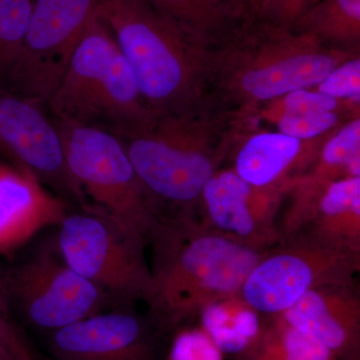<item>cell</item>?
<instances>
[{
  "label": "cell",
  "mask_w": 360,
  "mask_h": 360,
  "mask_svg": "<svg viewBox=\"0 0 360 360\" xmlns=\"http://www.w3.org/2000/svg\"><path fill=\"white\" fill-rule=\"evenodd\" d=\"M359 51L322 44L309 33L252 20L208 49L205 98L248 116L288 92L314 89Z\"/></svg>",
  "instance_id": "cell-1"
},
{
  "label": "cell",
  "mask_w": 360,
  "mask_h": 360,
  "mask_svg": "<svg viewBox=\"0 0 360 360\" xmlns=\"http://www.w3.org/2000/svg\"><path fill=\"white\" fill-rule=\"evenodd\" d=\"M149 245L153 288L146 303L148 319L160 333L239 295L246 277L269 250L210 231L193 214L167 215Z\"/></svg>",
  "instance_id": "cell-2"
},
{
  "label": "cell",
  "mask_w": 360,
  "mask_h": 360,
  "mask_svg": "<svg viewBox=\"0 0 360 360\" xmlns=\"http://www.w3.org/2000/svg\"><path fill=\"white\" fill-rule=\"evenodd\" d=\"M245 134L236 113L205 98L186 110L158 115L148 129L118 139L163 212L168 206L169 214H194L208 180Z\"/></svg>",
  "instance_id": "cell-3"
},
{
  "label": "cell",
  "mask_w": 360,
  "mask_h": 360,
  "mask_svg": "<svg viewBox=\"0 0 360 360\" xmlns=\"http://www.w3.org/2000/svg\"><path fill=\"white\" fill-rule=\"evenodd\" d=\"M96 14L110 28L156 116L205 101L210 49L189 39L148 0H99Z\"/></svg>",
  "instance_id": "cell-4"
},
{
  "label": "cell",
  "mask_w": 360,
  "mask_h": 360,
  "mask_svg": "<svg viewBox=\"0 0 360 360\" xmlns=\"http://www.w3.org/2000/svg\"><path fill=\"white\" fill-rule=\"evenodd\" d=\"M47 110L56 120L96 127L117 137L148 129L156 117L110 28L96 13Z\"/></svg>",
  "instance_id": "cell-5"
},
{
  "label": "cell",
  "mask_w": 360,
  "mask_h": 360,
  "mask_svg": "<svg viewBox=\"0 0 360 360\" xmlns=\"http://www.w3.org/2000/svg\"><path fill=\"white\" fill-rule=\"evenodd\" d=\"M54 243L71 269L120 307L148 302L153 279L148 243L134 229L94 203L68 210Z\"/></svg>",
  "instance_id": "cell-6"
},
{
  "label": "cell",
  "mask_w": 360,
  "mask_h": 360,
  "mask_svg": "<svg viewBox=\"0 0 360 360\" xmlns=\"http://www.w3.org/2000/svg\"><path fill=\"white\" fill-rule=\"evenodd\" d=\"M66 165L87 200L134 229L148 245L165 219L135 172L122 142L103 129L56 120Z\"/></svg>",
  "instance_id": "cell-7"
},
{
  "label": "cell",
  "mask_w": 360,
  "mask_h": 360,
  "mask_svg": "<svg viewBox=\"0 0 360 360\" xmlns=\"http://www.w3.org/2000/svg\"><path fill=\"white\" fill-rule=\"evenodd\" d=\"M6 295L8 309L13 307L28 326L46 335L120 307L66 264L54 240L6 270Z\"/></svg>",
  "instance_id": "cell-8"
},
{
  "label": "cell",
  "mask_w": 360,
  "mask_h": 360,
  "mask_svg": "<svg viewBox=\"0 0 360 360\" xmlns=\"http://www.w3.org/2000/svg\"><path fill=\"white\" fill-rule=\"evenodd\" d=\"M360 255L298 240L267 250L241 286L239 297L257 314H283L305 293L321 286L354 284Z\"/></svg>",
  "instance_id": "cell-9"
},
{
  "label": "cell",
  "mask_w": 360,
  "mask_h": 360,
  "mask_svg": "<svg viewBox=\"0 0 360 360\" xmlns=\"http://www.w3.org/2000/svg\"><path fill=\"white\" fill-rule=\"evenodd\" d=\"M98 4L99 0H33L9 89L47 108Z\"/></svg>",
  "instance_id": "cell-10"
},
{
  "label": "cell",
  "mask_w": 360,
  "mask_h": 360,
  "mask_svg": "<svg viewBox=\"0 0 360 360\" xmlns=\"http://www.w3.org/2000/svg\"><path fill=\"white\" fill-rule=\"evenodd\" d=\"M39 101L0 89V155L71 206L89 203L66 165L54 118Z\"/></svg>",
  "instance_id": "cell-11"
},
{
  "label": "cell",
  "mask_w": 360,
  "mask_h": 360,
  "mask_svg": "<svg viewBox=\"0 0 360 360\" xmlns=\"http://www.w3.org/2000/svg\"><path fill=\"white\" fill-rule=\"evenodd\" d=\"M293 184L295 179L285 177L255 186L233 168L217 170L201 193L200 224L241 245L267 250L281 243L276 215Z\"/></svg>",
  "instance_id": "cell-12"
},
{
  "label": "cell",
  "mask_w": 360,
  "mask_h": 360,
  "mask_svg": "<svg viewBox=\"0 0 360 360\" xmlns=\"http://www.w3.org/2000/svg\"><path fill=\"white\" fill-rule=\"evenodd\" d=\"M160 333L132 307H116L49 333L54 360H158Z\"/></svg>",
  "instance_id": "cell-13"
},
{
  "label": "cell",
  "mask_w": 360,
  "mask_h": 360,
  "mask_svg": "<svg viewBox=\"0 0 360 360\" xmlns=\"http://www.w3.org/2000/svg\"><path fill=\"white\" fill-rule=\"evenodd\" d=\"M277 316L319 340L335 357L354 360L359 354L360 296L355 284L315 288Z\"/></svg>",
  "instance_id": "cell-14"
},
{
  "label": "cell",
  "mask_w": 360,
  "mask_h": 360,
  "mask_svg": "<svg viewBox=\"0 0 360 360\" xmlns=\"http://www.w3.org/2000/svg\"><path fill=\"white\" fill-rule=\"evenodd\" d=\"M342 177H360V117L348 120L336 129L314 165L295 180L286 196L290 202L278 224L281 243L300 231L324 191Z\"/></svg>",
  "instance_id": "cell-15"
},
{
  "label": "cell",
  "mask_w": 360,
  "mask_h": 360,
  "mask_svg": "<svg viewBox=\"0 0 360 360\" xmlns=\"http://www.w3.org/2000/svg\"><path fill=\"white\" fill-rule=\"evenodd\" d=\"M68 206L30 175L0 162V255H11L37 232L58 226Z\"/></svg>",
  "instance_id": "cell-16"
},
{
  "label": "cell",
  "mask_w": 360,
  "mask_h": 360,
  "mask_svg": "<svg viewBox=\"0 0 360 360\" xmlns=\"http://www.w3.org/2000/svg\"><path fill=\"white\" fill-rule=\"evenodd\" d=\"M291 239L360 255V177L333 182Z\"/></svg>",
  "instance_id": "cell-17"
},
{
  "label": "cell",
  "mask_w": 360,
  "mask_h": 360,
  "mask_svg": "<svg viewBox=\"0 0 360 360\" xmlns=\"http://www.w3.org/2000/svg\"><path fill=\"white\" fill-rule=\"evenodd\" d=\"M302 141L279 131L257 129L246 134L232 151L233 169L255 186H265L291 176Z\"/></svg>",
  "instance_id": "cell-18"
},
{
  "label": "cell",
  "mask_w": 360,
  "mask_h": 360,
  "mask_svg": "<svg viewBox=\"0 0 360 360\" xmlns=\"http://www.w3.org/2000/svg\"><path fill=\"white\" fill-rule=\"evenodd\" d=\"M196 44L212 49L245 23L227 0H148Z\"/></svg>",
  "instance_id": "cell-19"
},
{
  "label": "cell",
  "mask_w": 360,
  "mask_h": 360,
  "mask_svg": "<svg viewBox=\"0 0 360 360\" xmlns=\"http://www.w3.org/2000/svg\"><path fill=\"white\" fill-rule=\"evenodd\" d=\"M292 28L326 46L360 51V0H319Z\"/></svg>",
  "instance_id": "cell-20"
},
{
  "label": "cell",
  "mask_w": 360,
  "mask_h": 360,
  "mask_svg": "<svg viewBox=\"0 0 360 360\" xmlns=\"http://www.w3.org/2000/svg\"><path fill=\"white\" fill-rule=\"evenodd\" d=\"M200 316L201 328L221 354L243 356L262 328L257 312L239 295L206 307Z\"/></svg>",
  "instance_id": "cell-21"
},
{
  "label": "cell",
  "mask_w": 360,
  "mask_h": 360,
  "mask_svg": "<svg viewBox=\"0 0 360 360\" xmlns=\"http://www.w3.org/2000/svg\"><path fill=\"white\" fill-rule=\"evenodd\" d=\"M262 326L243 360H333L335 356L319 340L293 328L274 315Z\"/></svg>",
  "instance_id": "cell-22"
},
{
  "label": "cell",
  "mask_w": 360,
  "mask_h": 360,
  "mask_svg": "<svg viewBox=\"0 0 360 360\" xmlns=\"http://www.w3.org/2000/svg\"><path fill=\"white\" fill-rule=\"evenodd\" d=\"M340 110L360 113V101L336 99L314 89H303L271 99L251 111L248 116L257 125L262 122L276 125L286 116Z\"/></svg>",
  "instance_id": "cell-23"
},
{
  "label": "cell",
  "mask_w": 360,
  "mask_h": 360,
  "mask_svg": "<svg viewBox=\"0 0 360 360\" xmlns=\"http://www.w3.org/2000/svg\"><path fill=\"white\" fill-rule=\"evenodd\" d=\"M33 0H0V89H9L18 65Z\"/></svg>",
  "instance_id": "cell-24"
},
{
  "label": "cell",
  "mask_w": 360,
  "mask_h": 360,
  "mask_svg": "<svg viewBox=\"0 0 360 360\" xmlns=\"http://www.w3.org/2000/svg\"><path fill=\"white\" fill-rule=\"evenodd\" d=\"M359 117L360 113L354 111H324L286 116L281 118L276 125L281 134L295 137L300 141H309L328 134L345 124L348 120Z\"/></svg>",
  "instance_id": "cell-25"
},
{
  "label": "cell",
  "mask_w": 360,
  "mask_h": 360,
  "mask_svg": "<svg viewBox=\"0 0 360 360\" xmlns=\"http://www.w3.org/2000/svg\"><path fill=\"white\" fill-rule=\"evenodd\" d=\"M314 89L333 98L360 101V56L341 63Z\"/></svg>",
  "instance_id": "cell-26"
},
{
  "label": "cell",
  "mask_w": 360,
  "mask_h": 360,
  "mask_svg": "<svg viewBox=\"0 0 360 360\" xmlns=\"http://www.w3.org/2000/svg\"><path fill=\"white\" fill-rule=\"evenodd\" d=\"M317 1L319 0H259L255 20L292 28Z\"/></svg>",
  "instance_id": "cell-27"
},
{
  "label": "cell",
  "mask_w": 360,
  "mask_h": 360,
  "mask_svg": "<svg viewBox=\"0 0 360 360\" xmlns=\"http://www.w3.org/2000/svg\"><path fill=\"white\" fill-rule=\"evenodd\" d=\"M0 360H39L4 304H0Z\"/></svg>",
  "instance_id": "cell-28"
},
{
  "label": "cell",
  "mask_w": 360,
  "mask_h": 360,
  "mask_svg": "<svg viewBox=\"0 0 360 360\" xmlns=\"http://www.w3.org/2000/svg\"><path fill=\"white\" fill-rule=\"evenodd\" d=\"M221 354L201 328L179 336L174 345L172 360H221Z\"/></svg>",
  "instance_id": "cell-29"
},
{
  "label": "cell",
  "mask_w": 360,
  "mask_h": 360,
  "mask_svg": "<svg viewBox=\"0 0 360 360\" xmlns=\"http://www.w3.org/2000/svg\"><path fill=\"white\" fill-rule=\"evenodd\" d=\"M259 0H227L241 20L245 22L257 20Z\"/></svg>",
  "instance_id": "cell-30"
},
{
  "label": "cell",
  "mask_w": 360,
  "mask_h": 360,
  "mask_svg": "<svg viewBox=\"0 0 360 360\" xmlns=\"http://www.w3.org/2000/svg\"><path fill=\"white\" fill-rule=\"evenodd\" d=\"M6 271H2L0 269V304L6 305Z\"/></svg>",
  "instance_id": "cell-31"
}]
</instances>
